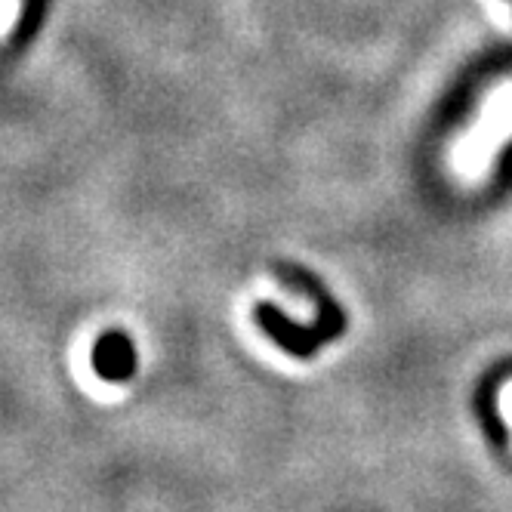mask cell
<instances>
[{
  "mask_svg": "<svg viewBox=\"0 0 512 512\" xmlns=\"http://www.w3.org/2000/svg\"><path fill=\"white\" fill-rule=\"evenodd\" d=\"M256 321H260L263 331L278 343L284 346L290 355H312V349L324 340H331L340 334V318L334 321H324L318 327H297L287 315H281L275 306H260L256 309Z\"/></svg>",
  "mask_w": 512,
  "mask_h": 512,
  "instance_id": "obj_1",
  "label": "cell"
},
{
  "mask_svg": "<svg viewBox=\"0 0 512 512\" xmlns=\"http://www.w3.org/2000/svg\"><path fill=\"white\" fill-rule=\"evenodd\" d=\"M93 371L105 383H127L136 374V349L124 334H105L93 346Z\"/></svg>",
  "mask_w": 512,
  "mask_h": 512,
  "instance_id": "obj_2",
  "label": "cell"
},
{
  "mask_svg": "<svg viewBox=\"0 0 512 512\" xmlns=\"http://www.w3.org/2000/svg\"><path fill=\"white\" fill-rule=\"evenodd\" d=\"M497 398H500V417L509 426V438H512V380L500 386V395Z\"/></svg>",
  "mask_w": 512,
  "mask_h": 512,
  "instance_id": "obj_3",
  "label": "cell"
}]
</instances>
